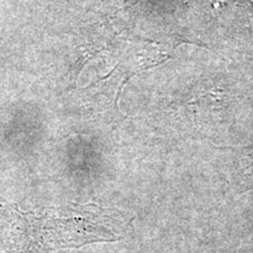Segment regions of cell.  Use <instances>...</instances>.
<instances>
[{"instance_id": "cell-1", "label": "cell", "mask_w": 253, "mask_h": 253, "mask_svg": "<svg viewBox=\"0 0 253 253\" xmlns=\"http://www.w3.org/2000/svg\"><path fill=\"white\" fill-rule=\"evenodd\" d=\"M129 221L119 212L94 205L23 212L0 199V243L8 253H52L118 242L128 233Z\"/></svg>"}, {"instance_id": "cell-2", "label": "cell", "mask_w": 253, "mask_h": 253, "mask_svg": "<svg viewBox=\"0 0 253 253\" xmlns=\"http://www.w3.org/2000/svg\"><path fill=\"white\" fill-rule=\"evenodd\" d=\"M237 8L245 17V25L243 28V39L253 43V1L251 0H235Z\"/></svg>"}]
</instances>
